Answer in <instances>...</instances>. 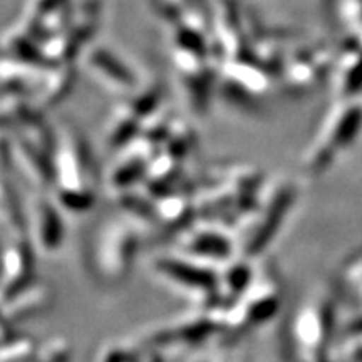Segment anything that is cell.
<instances>
[{
	"instance_id": "6da1fadb",
	"label": "cell",
	"mask_w": 362,
	"mask_h": 362,
	"mask_svg": "<svg viewBox=\"0 0 362 362\" xmlns=\"http://www.w3.org/2000/svg\"><path fill=\"white\" fill-rule=\"evenodd\" d=\"M298 200L297 183L287 176L267 181L255 210L233 232L240 257L252 260L272 245Z\"/></svg>"
},
{
	"instance_id": "7a4b0ae2",
	"label": "cell",
	"mask_w": 362,
	"mask_h": 362,
	"mask_svg": "<svg viewBox=\"0 0 362 362\" xmlns=\"http://www.w3.org/2000/svg\"><path fill=\"white\" fill-rule=\"evenodd\" d=\"M336 339V296L317 288L298 307L291 324V344L296 362H329Z\"/></svg>"
},
{
	"instance_id": "3957f363",
	"label": "cell",
	"mask_w": 362,
	"mask_h": 362,
	"mask_svg": "<svg viewBox=\"0 0 362 362\" xmlns=\"http://www.w3.org/2000/svg\"><path fill=\"white\" fill-rule=\"evenodd\" d=\"M149 274L175 296L187 298L193 307H218V269L171 252L153 257L149 262Z\"/></svg>"
},
{
	"instance_id": "277c9868",
	"label": "cell",
	"mask_w": 362,
	"mask_h": 362,
	"mask_svg": "<svg viewBox=\"0 0 362 362\" xmlns=\"http://www.w3.org/2000/svg\"><path fill=\"white\" fill-rule=\"evenodd\" d=\"M221 334H225V315L221 307H193L188 314L146 330L139 339L163 356H168L200 347Z\"/></svg>"
},
{
	"instance_id": "5b68a950",
	"label": "cell",
	"mask_w": 362,
	"mask_h": 362,
	"mask_svg": "<svg viewBox=\"0 0 362 362\" xmlns=\"http://www.w3.org/2000/svg\"><path fill=\"white\" fill-rule=\"evenodd\" d=\"M141 228L128 216L107 220L99 230L93 259L98 274L107 282H121L129 275L141 248Z\"/></svg>"
},
{
	"instance_id": "8992f818",
	"label": "cell",
	"mask_w": 362,
	"mask_h": 362,
	"mask_svg": "<svg viewBox=\"0 0 362 362\" xmlns=\"http://www.w3.org/2000/svg\"><path fill=\"white\" fill-rule=\"evenodd\" d=\"M282 285L274 272H257V277L242 297L223 309L225 334L242 336L269 324L282 305Z\"/></svg>"
},
{
	"instance_id": "52a82bcc",
	"label": "cell",
	"mask_w": 362,
	"mask_h": 362,
	"mask_svg": "<svg viewBox=\"0 0 362 362\" xmlns=\"http://www.w3.org/2000/svg\"><path fill=\"white\" fill-rule=\"evenodd\" d=\"M173 252L220 270L235 259L238 248L233 235L223 226L197 221L173 237Z\"/></svg>"
},
{
	"instance_id": "ba28073f",
	"label": "cell",
	"mask_w": 362,
	"mask_h": 362,
	"mask_svg": "<svg viewBox=\"0 0 362 362\" xmlns=\"http://www.w3.org/2000/svg\"><path fill=\"white\" fill-rule=\"evenodd\" d=\"M64 214L47 192L30 193L25 203V230L34 250L44 257H54L64 245Z\"/></svg>"
},
{
	"instance_id": "9c48e42d",
	"label": "cell",
	"mask_w": 362,
	"mask_h": 362,
	"mask_svg": "<svg viewBox=\"0 0 362 362\" xmlns=\"http://www.w3.org/2000/svg\"><path fill=\"white\" fill-rule=\"evenodd\" d=\"M34 253L35 250L27 233L13 232L12 240L2 252L0 304L34 282Z\"/></svg>"
},
{
	"instance_id": "30bf717a",
	"label": "cell",
	"mask_w": 362,
	"mask_h": 362,
	"mask_svg": "<svg viewBox=\"0 0 362 362\" xmlns=\"http://www.w3.org/2000/svg\"><path fill=\"white\" fill-rule=\"evenodd\" d=\"M54 166L56 183L52 192H94L93 170L83 144L67 138L59 143Z\"/></svg>"
},
{
	"instance_id": "8fae6325",
	"label": "cell",
	"mask_w": 362,
	"mask_h": 362,
	"mask_svg": "<svg viewBox=\"0 0 362 362\" xmlns=\"http://www.w3.org/2000/svg\"><path fill=\"white\" fill-rule=\"evenodd\" d=\"M155 156V153H149V149L144 148L126 153L115 163L106 175V187L112 197L117 198L119 194L141 187Z\"/></svg>"
},
{
	"instance_id": "7c38bea8",
	"label": "cell",
	"mask_w": 362,
	"mask_h": 362,
	"mask_svg": "<svg viewBox=\"0 0 362 362\" xmlns=\"http://www.w3.org/2000/svg\"><path fill=\"white\" fill-rule=\"evenodd\" d=\"M51 288L39 280H34L33 284L17 292L7 302L0 304V309H2L4 315L16 325L39 315L45 307L51 304Z\"/></svg>"
},
{
	"instance_id": "4fadbf2b",
	"label": "cell",
	"mask_w": 362,
	"mask_h": 362,
	"mask_svg": "<svg viewBox=\"0 0 362 362\" xmlns=\"http://www.w3.org/2000/svg\"><path fill=\"white\" fill-rule=\"evenodd\" d=\"M257 277V270L250 265V260L233 259L220 269V284H218V307L228 309L240 297L248 291Z\"/></svg>"
},
{
	"instance_id": "5bb4252c",
	"label": "cell",
	"mask_w": 362,
	"mask_h": 362,
	"mask_svg": "<svg viewBox=\"0 0 362 362\" xmlns=\"http://www.w3.org/2000/svg\"><path fill=\"white\" fill-rule=\"evenodd\" d=\"M165 357L155 347L141 339L136 342L112 341L104 344L96 356V362H165Z\"/></svg>"
},
{
	"instance_id": "9a60e30c",
	"label": "cell",
	"mask_w": 362,
	"mask_h": 362,
	"mask_svg": "<svg viewBox=\"0 0 362 362\" xmlns=\"http://www.w3.org/2000/svg\"><path fill=\"white\" fill-rule=\"evenodd\" d=\"M337 288L341 296L349 298L352 304L362 305V248L351 253L342 264L339 270Z\"/></svg>"
},
{
	"instance_id": "2e32d148",
	"label": "cell",
	"mask_w": 362,
	"mask_h": 362,
	"mask_svg": "<svg viewBox=\"0 0 362 362\" xmlns=\"http://www.w3.org/2000/svg\"><path fill=\"white\" fill-rule=\"evenodd\" d=\"M35 346L27 337H12L0 344V362H27L34 356Z\"/></svg>"
},
{
	"instance_id": "e0dca14e",
	"label": "cell",
	"mask_w": 362,
	"mask_h": 362,
	"mask_svg": "<svg viewBox=\"0 0 362 362\" xmlns=\"http://www.w3.org/2000/svg\"><path fill=\"white\" fill-rule=\"evenodd\" d=\"M192 362H216L215 359H210V357H200V359H194Z\"/></svg>"
}]
</instances>
